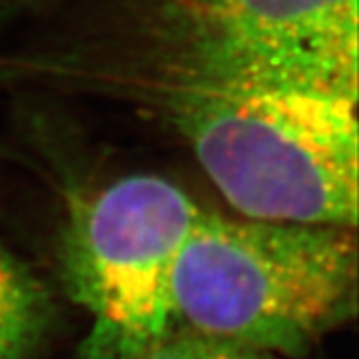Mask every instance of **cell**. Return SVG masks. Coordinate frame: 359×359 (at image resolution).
I'll use <instances>...</instances> for the list:
<instances>
[{"instance_id": "obj_1", "label": "cell", "mask_w": 359, "mask_h": 359, "mask_svg": "<svg viewBox=\"0 0 359 359\" xmlns=\"http://www.w3.org/2000/svg\"><path fill=\"white\" fill-rule=\"evenodd\" d=\"M358 0H92L52 66L162 106L202 90L359 94Z\"/></svg>"}, {"instance_id": "obj_7", "label": "cell", "mask_w": 359, "mask_h": 359, "mask_svg": "<svg viewBox=\"0 0 359 359\" xmlns=\"http://www.w3.org/2000/svg\"><path fill=\"white\" fill-rule=\"evenodd\" d=\"M70 0H0V34L56 13Z\"/></svg>"}, {"instance_id": "obj_2", "label": "cell", "mask_w": 359, "mask_h": 359, "mask_svg": "<svg viewBox=\"0 0 359 359\" xmlns=\"http://www.w3.org/2000/svg\"><path fill=\"white\" fill-rule=\"evenodd\" d=\"M160 108L238 216L358 226V94L252 84L190 92Z\"/></svg>"}, {"instance_id": "obj_5", "label": "cell", "mask_w": 359, "mask_h": 359, "mask_svg": "<svg viewBox=\"0 0 359 359\" xmlns=\"http://www.w3.org/2000/svg\"><path fill=\"white\" fill-rule=\"evenodd\" d=\"M50 292L0 242V359H34L50 330Z\"/></svg>"}, {"instance_id": "obj_6", "label": "cell", "mask_w": 359, "mask_h": 359, "mask_svg": "<svg viewBox=\"0 0 359 359\" xmlns=\"http://www.w3.org/2000/svg\"><path fill=\"white\" fill-rule=\"evenodd\" d=\"M138 359H280L254 347L240 346L228 339L174 330Z\"/></svg>"}, {"instance_id": "obj_4", "label": "cell", "mask_w": 359, "mask_h": 359, "mask_svg": "<svg viewBox=\"0 0 359 359\" xmlns=\"http://www.w3.org/2000/svg\"><path fill=\"white\" fill-rule=\"evenodd\" d=\"M204 208L156 174H132L70 208L60 278L90 327L76 359H138L176 330L172 269Z\"/></svg>"}, {"instance_id": "obj_3", "label": "cell", "mask_w": 359, "mask_h": 359, "mask_svg": "<svg viewBox=\"0 0 359 359\" xmlns=\"http://www.w3.org/2000/svg\"><path fill=\"white\" fill-rule=\"evenodd\" d=\"M176 330L302 358L355 318V228L205 212L172 269Z\"/></svg>"}]
</instances>
